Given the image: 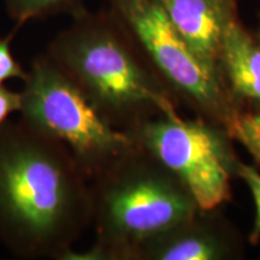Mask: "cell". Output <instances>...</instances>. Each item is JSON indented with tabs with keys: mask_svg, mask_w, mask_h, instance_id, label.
<instances>
[{
	"mask_svg": "<svg viewBox=\"0 0 260 260\" xmlns=\"http://www.w3.org/2000/svg\"><path fill=\"white\" fill-rule=\"evenodd\" d=\"M25 77L27 71L15 59L9 40L0 39V86L11 79L24 81Z\"/></svg>",
	"mask_w": 260,
	"mask_h": 260,
	"instance_id": "obj_12",
	"label": "cell"
},
{
	"mask_svg": "<svg viewBox=\"0 0 260 260\" xmlns=\"http://www.w3.org/2000/svg\"><path fill=\"white\" fill-rule=\"evenodd\" d=\"M216 255L214 243L201 237L181 239L155 253V258L162 260H211Z\"/></svg>",
	"mask_w": 260,
	"mask_h": 260,
	"instance_id": "obj_9",
	"label": "cell"
},
{
	"mask_svg": "<svg viewBox=\"0 0 260 260\" xmlns=\"http://www.w3.org/2000/svg\"><path fill=\"white\" fill-rule=\"evenodd\" d=\"M69 149L23 119L0 126V240L16 256L65 259L93 199Z\"/></svg>",
	"mask_w": 260,
	"mask_h": 260,
	"instance_id": "obj_1",
	"label": "cell"
},
{
	"mask_svg": "<svg viewBox=\"0 0 260 260\" xmlns=\"http://www.w3.org/2000/svg\"><path fill=\"white\" fill-rule=\"evenodd\" d=\"M115 4L165 76L201 103L216 99L214 71L193 53L158 0H115Z\"/></svg>",
	"mask_w": 260,
	"mask_h": 260,
	"instance_id": "obj_6",
	"label": "cell"
},
{
	"mask_svg": "<svg viewBox=\"0 0 260 260\" xmlns=\"http://www.w3.org/2000/svg\"><path fill=\"white\" fill-rule=\"evenodd\" d=\"M47 54L103 115L147 105L172 113L124 45L100 25L80 19L52 42Z\"/></svg>",
	"mask_w": 260,
	"mask_h": 260,
	"instance_id": "obj_3",
	"label": "cell"
},
{
	"mask_svg": "<svg viewBox=\"0 0 260 260\" xmlns=\"http://www.w3.org/2000/svg\"><path fill=\"white\" fill-rule=\"evenodd\" d=\"M8 6L10 14L19 23L53 12H77V0H8Z\"/></svg>",
	"mask_w": 260,
	"mask_h": 260,
	"instance_id": "obj_10",
	"label": "cell"
},
{
	"mask_svg": "<svg viewBox=\"0 0 260 260\" xmlns=\"http://www.w3.org/2000/svg\"><path fill=\"white\" fill-rule=\"evenodd\" d=\"M169 18L203 63L213 70L230 22L225 0H158Z\"/></svg>",
	"mask_w": 260,
	"mask_h": 260,
	"instance_id": "obj_7",
	"label": "cell"
},
{
	"mask_svg": "<svg viewBox=\"0 0 260 260\" xmlns=\"http://www.w3.org/2000/svg\"><path fill=\"white\" fill-rule=\"evenodd\" d=\"M22 94L21 92L6 88L0 86V126L8 122L9 117L15 112L21 111Z\"/></svg>",
	"mask_w": 260,
	"mask_h": 260,
	"instance_id": "obj_14",
	"label": "cell"
},
{
	"mask_svg": "<svg viewBox=\"0 0 260 260\" xmlns=\"http://www.w3.org/2000/svg\"><path fill=\"white\" fill-rule=\"evenodd\" d=\"M220 53L236 92L260 100V45L232 21L224 32Z\"/></svg>",
	"mask_w": 260,
	"mask_h": 260,
	"instance_id": "obj_8",
	"label": "cell"
},
{
	"mask_svg": "<svg viewBox=\"0 0 260 260\" xmlns=\"http://www.w3.org/2000/svg\"><path fill=\"white\" fill-rule=\"evenodd\" d=\"M140 139L186 183L200 209L213 210L229 199L225 152L204 125L181 121L172 112L167 119L142 125Z\"/></svg>",
	"mask_w": 260,
	"mask_h": 260,
	"instance_id": "obj_4",
	"label": "cell"
},
{
	"mask_svg": "<svg viewBox=\"0 0 260 260\" xmlns=\"http://www.w3.org/2000/svg\"><path fill=\"white\" fill-rule=\"evenodd\" d=\"M23 82L21 118L64 145L86 175L133 145L48 54L34 60Z\"/></svg>",
	"mask_w": 260,
	"mask_h": 260,
	"instance_id": "obj_2",
	"label": "cell"
},
{
	"mask_svg": "<svg viewBox=\"0 0 260 260\" xmlns=\"http://www.w3.org/2000/svg\"><path fill=\"white\" fill-rule=\"evenodd\" d=\"M191 205L159 176L136 172L105 187L99 205L102 236L141 243L186 220Z\"/></svg>",
	"mask_w": 260,
	"mask_h": 260,
	"instance_id": "obj_5",
	"label": "cell"
},
{
	"mask_svg": "<svg viewBox=\"0 0 260 260\" xmlns=\"http://www.w3.org/2000/svg\"><path fill=\"white\" fill-rule=\"evenodd\" d=\"M229 133L260 162V115H240L230 121Z\"/></svg>",
	"mask_w": 260,
	"mask_h": 260,
	"instance_id": "obj_11",
	"label": "cell"
},
{
	"mask_svg": "<svg viewBox=\"0 0 260 260\" xmlns=\"http://www.w3.org/2000/svg\"><path fill=\"white\" fill-rule=\"evenodd\" d=\"M240 175L248 183V186L253 193V198H254L256 214L254 230L252 233V239H258L260 236V175L254 169L247 167V165H241L240 167Z\"/></svg>",
	"mask_w": 260,
	"mask_h": 260,
	"instance_id": "obj_13",
	"label": "cell"
}]
</instances>
